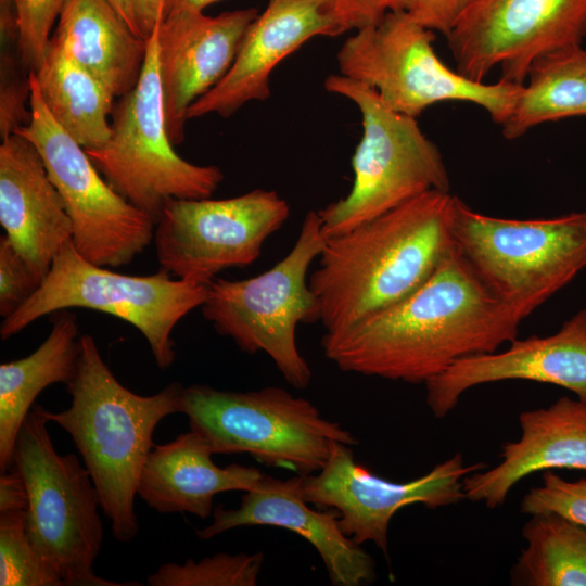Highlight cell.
<instances>
[{"mask_svg": "<svg viewBox=\"0 0 586 586\" xmlns=\"http://www.w3.org/2000/svg\"><path fill=\"white\" fill-rule=\"evenodd\" d=\"M79 343L78 368L66 384L71 405L58 412L44 408V415L72 437L114 538L126 543L139 532L135 497L154 430L179 412L183 386L171 382L154 395H138L114 377L91 335H81Z\"/></svg>", "mask_w": 586, "mask_h": 586, "instance_id": "obj_3", "label": "cell"}, {"mask_svg": "<svg viewBox=\"0 0 586 586\" xmlns=\"http://www.w3.org/2000/svg\"><path fill=\"white\" fill-rule=\"evenodd\" d=\"M521 321L455 247L410 295L346 330L324 333L321 345L344 372L425 384L459 359L509 344Z\"/></svg>", "mask_w": 586, "mask_h": 586, "instance_id": "obj_1", "label": "cell"}, {"mask_svg": "<svg viewBox=\"0 0 586 586\" xmlns=\"http://www.w3.org/2000/svg\"><path fill=\"white\" fill-rule=\"evenodd\" d=\"M59 572L31 544L26 510L0 512V586H62Z\"/></svg>", "mask_w": 586, "mask_h": 586, "instance_id": "obj_29", "label": "cell"}, {"mask_svg": "<svg viewBox=\"0 0 586 586\" xmlns=\"http://www.w3.org/2000/svg\"><path fill=\"white\" fill-rule=\"evenodd\" d=\"M434 31L405 10L357 29L336 53L339 74L373 88L386 106L417 118L441 102H469L499 126L507 119L522 85L477 82L450 69L436 54Z\"/></svg>", "mask_w": 586, "mask_h": 586, "instance_id": "obj_8", "label": "cell"}, {"mask_svg": "<svg viewBox=\"0 0 586 586\" xmlns=\"http://www.w3.org/2000/svg\"><path fill=\"white\" fill-rule=\"evenodd\" d=\"M179 412L214 454H249L258 462L313 474L327 463L334 443L357 444L308 399L284 388L222 391L205 384L183 386Z\"/></svg>", "mask_w": 586, "mask_h": 586, "instance_id": "obj_7", "label": "cell"}, {"mask_svg": "<svg viewBox=\"0 0 586 586\" xmlns=\"http://www.w3.org/2000/svg\"><path fill=\"white\" fill-rule=\"evenodd\" d=\"M328 92L358 109L362 135L352 156L348 194L318 211L326 239L351 231L429 191L450 192L437 145L417 118L394 112L377 91L341 74L324 80Z\"/></svg>", "mask_w": 586, "mask_h": 586, "instance_id": "obj_4", "label": "cell"}, {"mask_svg": "<svg viewBox=\"0 0 586 586\" xmlns=\"http://www.w3.org/2000/svg\"><path fill=\"white\" fill-rule=\"evenodd\" d=\"M326 238L318 212L309 211L294 246L280 262L255 277L207 284L201 306L216 332L249 354L266 353L285 381L305 388L311 369L296 344L298 323L318 321V306L308 285V270Z\"/></svg>", "mask_w": 586, "mask_h": 586, "instance_id": "obj_9", "label": "cell"}, {"mask_svg": "<svg viewBox=\"0 0 586 586\" xmlns=\"http://www.w3.org/2000/svg\"><path fill=\"white\" fill-rule=\"evenodd\" d=\"M519 423L521 436L501 445L498 464L463 477L466 499L496 509L533 473L586 471V402L562 396L547 408L521 412Z\"/></svg>", "mask_w": 586, "mask_h": 586, "instance_id": "obj_21", "label": "cell"}, {"mask_svg": "<svg viewBox=\"0 0 586 586\" xmlns=\"http://www.w3.org/2000/svg\"><path fill=\"white\" fill-rule=\"evenodd\" d=\"M264 563V555L219 552L199 561L168 562L152 573L149 586H254Z\"/></svg>", "mask_w": 586, "mask_h": 586, "instance_id": "obj_28", "label": "cell"}, {"mask_svg": "<svg viewBox=\"0 0 586 586\" xmlns=\"http://www.w3.org/2000/svg\"><path fill=\"white\" fill-rule=\"evenodd\" d=\"M453 237L481 281L521 320L586 267V212L508 219L457 198Z\"/></svg>", "mask_w": 586, "mask_h": 586, "instance_id": "obj_5", "label": "cell"}, {"mask_svg": "<svg viewBox=\"0 0 586 586\" xmlns=\"http://www.w3.org/2000/svg\"><path fill=\"white\" fill-rule=\"evenodd\" d=\"M48 337L30 355L0 365V472L13 463L18 431L37 396L75 377L80 343L76 316L60 310Z\"/></svg>", "mask_w": 586, "mask_h": 586, "instance_id": "obj_24", "label": "cell"}, {"mask_svg": "<svg viewBox=\"0 0 586 586\" xmlns=\"http://www.w3.org/2000/svg\"><path fill=\"white\" fill-rule=\"evenodd\" d=\"M44 408L34 405L15 443L13 463L28 494L26 531L31 544L66 586H135L95 575L103 540L101 501L90 473L75 454L60 455Z\"/></svg>", "mask_w": 586, "mask_h": 586, "instance_id": "obj_6", "label": "cell"}, {"mask_svg": "<svg viewBox=\"0 0 586 586\" xmlns=\"http://www.w3.org/2000/svg\"><path fill=\"white\" fill-rule=\"evenodd\" d=\"M303 498L301 475L281 480L263 474L244 492L240 507L213 510V522L195 531L199 539H211L241 526L268 525L294 532L306 539L320 556L334 586H361L375 579L373 558L347 536L333 508L315 510Z\"/></svg>", "mask_w": 586, "mask_h": 586, "instance_id": "obj_18", "label": "cell"}, {"mask_svg": "<svg viewBox=\"0 0 586 586\" xmlns=\"http://www.w3.org/2000/svg\"><path fill=\"white\" fill-rule=\"evenodd\" d=\"M510 571L519 586H586V526L555 512L530 515Z\"/></svg>", "mask_w": 586, "mask_h": 586, "instance_id": "obj_27", "label": "cell"}, {"mask_svg": "<svg viewBox=\"0 0 586 586\" xmlns=\"http://www.w3.org/2000/svg\"><path fill=\"white\" fill-rule=\"evenodd\" d=\"M474 0H407L405 11L419 24L445 37Z\"/></svg>", "mask_w": 586, "mask_h": 586, "instance_id": "obj_35", "label": "cell"}, {"mask_svg": "<svg viewBox=\"0 0 586 586\" xmlns=\"http://www.w3.org/2000/svg\"><path fill=\"white\" fill-rule=\"evenodd\" d=\"M574 116H586V49L582 44L548 52L532 62L500 127L506 139L514 140L540 124Z\"/></svg>", "mask_w": 586, "mask_h": 586, "instance_id": "obj_26", "label": "cell"}, {"mask_svg": "<svg viewBox=\"0 0 586 586\" xmlns=\"http://www.w3.org/2000/svg\"><path fill=\"white\" fill-rule=\"evenodd\" d=\"M40 278L10 240L0 239V315L16 311L40 286Z\"/></svg>", "mask_w": 586, "mask_h": 586, "instance_id": "obj_33", "label": "cell"}, {"mask_svg": "<svg viewBox=\"0 0 586 586\" xmlns=\"http://www.w3.org/2000/svg\"><path fill=\"white\" fill-rule=\"evenodd\" d=\"M107 1L122 15V17L126 21V23L133 30V33L138 35L135 16H133L132 0H107Z\"/></svg>", "mask_w": 586, "mask_h": 586, "instance_id": "obj_39", "label": "cell"}, {"mask_svg": "<svg viewBox=\"0 0 586 586\" xmlns=\"http://www.w3.org/2000/svg\"><path fill=\"white\" fill-rule=\"evenodd\" d=\"M585 37L586 0H474L446 36L458 73L484 82L499 68L515 85L536 58Z\"/></svg>", "mask_w": 586, "mask_h": 586, "instance_id": "obj_14", "label": "cell"}, {"mask_svg": "<svg viewBox=\"0 0 586 586\" xmlns=\"http://www.w3.org/2000/svg\"><path fill=\"white\" fill-rule=\"evenodd\" d=\"M207 285L174 278L160 269L154 275L130 276L98 266L67 242L55 256L38 290L0 326L2 340L15 335L44 315L69 308L110 314L137 328L149 343L156 365L175 360L171 332L190 311L201 307Z\"/></svg>", "mask_w": 586, "mask_h": 586, "instance_id": "obj_10", "label": "cell"}, {"mask_svg": "<svg viewBox=\"0 0 586 586\" xmlns=\"http://www.w3.org/2000/svg\"><path fill=\"white\" fill-rule=\"evenodd\" d=\"M18 29L23 61L31 72L40 65L51 29L66 0H11Z\"/></svg>", "mask_w": 586, "mask_h": 586, "instance_id": "obj_32", "label": "cell"}, {"mask_svg": "<svg viewBox=\"0 0 586 586\" xmlns=\"http://www.w3.org/2000/svg\"><path fill=\"white\" fill-rule=\"evenodd\" d=\"M246 8L207 16L182 13L162 20L157 56L168 136L174 145L184 139L189 107L229 71L244 34L258 15Z\"/></svg>", "mask_w": 586, "mask_h": 586, "instance_id": "obj_17", "label": "cell"}, {"mask_svg": "<svg viewBox=\"0 0 586 586\" xmlns=\"http://www.w3.org/2000/svg\"><path fill=\"white\" fill-rule=\"evenodd\" d=\"M508 380L566 388L586 402V308L547 336L515 337L502 352L464 357L425 383V402L435 418H445L474 386Z\"/></svg>", "mask_w": 586, "mask_h": 586, "instance_id": "obj_16", "label": "cell"}, {"mask_svg": "<svg viewBox=\"0 0 586 586\" xmlns=\"http://www.w3.org/2000/svg\"><path fill=\"white\" fill-rule=\"evenodd\" d=\"M407 0H323L340 34L378 24L387 13L403 11Z\"/></svg>", "mask_w": 586, "mask_h": 586, "instance_id": "obj_34", "label": "cell"}, {"mask_svg": "<svg viewBox=\"0 0 586 586\" xmlns=\"http://www.w3.org/2000/svg\"><path fill=\"white\" fill-rule=\"evenodd\" d=\"M161 22L149 38L138 84L114 104L109 140L86 150L109 184L155 222L170 200L211 198L224 180L219 167L190 163L174 150L158 68Z\"/></svg>", "mask_w": 586, "mask_h": 586, "instance_id": "obj_11", "label": "cell"}, {"mask_svg": "<svg viewBox=\"0 0 586 586\" xmlns=\"http://www.w3.org/2000/svg\"><path fill=\"white\" fill-rule=\"evenodd\" d=\"M458 196L425 192L326 239L308 285L326 333L346 330L420 288L455 250Z\"/></svg>", "mask_w": 586, "mask_h": 586, "instance_id": "obj_2", "label": "cell"}, {"mask_svg": "<svg viewBox=\"0 0 586 586\" xmlns=\"http://www.w3.org/2000/svg\"><path fill=\"white\" fill-rule=\"evenodd\" d=\"M523 514L555 512L586 526V479L566 481L552 470L544 471L542 484L524 495Z\"/></svg>", "mask_w": 586, "mask_h": 586, "instance_id": "obj_31", "label": "cell"}, {"mask_svg": "<svg viewBox=\"0 0 586 586\" xmlns=\"http://www.w3.org/2000/svg\"><path fill=\"white\" fill-rule=\"evenodd\" d=\"M0 34V137L4 139L30 120V71L22 58L13 11H1Z\"/></svg>", "mask_w": 586, "mask_h": 586, "instance_id": "obj_30", "label": "cell"}, {"mask_svg": "<svg viewBox=\"0 0 586 586\" xmlns=\"http://www.w3.org/2000/svg\"><path fill=\"white\" fill-rule=\"evenodd\" d=\"M0 224L42 279L72 241V221L35 144L20 133L0 144Z\"/></svg>", "mask_w": 586, "mask_h": 586, "instance_id": "obj_20", "label": "cell"}, {"mask_svg": "<svg viewBox=\"0 0 586 586\" xmlns=\"http://www.w3.org/2000/svg\"><path fill=\"white\" fill-rule=\"evenodd\" d=\"M28 494L20 472L11 467L0 476V512L27 510Z\"/></svg>", "mask_w": 586, "mask_h": 586, "instance_id": "obj_36", "label": "cell"}, {"mask_svg": "<svg viewBox=\"0 0 586 586\" xmlns=\"http://www.w3.org/2000/svg\"><path fill=\"white\" fill-rule=\"evenodd\" d=\"M219 0H164L163 18L182 13H202Z\"/></svg>", "mask_w": 586, "mask_h": 586, "instance_id": "obj_38", "label": "cell"}, {"mask_svg": "<svg viewBox=\"0 0 586 586\" xmlns=\"http://www.w3.org/2000/svg\"><path fill=\"white\" fill-rule=\"evenodd\" d=\"M336 35L323 0H269L247 27L229 71L189 107L187 118H228L246 103L267 100L270 75L282 60L315 37Z\"/></svg>", "mask_w": 586, "mask_h": 586, "instance_id": "obj_19", "label": "cell"}, {"mask_svg": "<svg viewBox=\"0 0 586 586\" xmlns=\"http://www.w3.org/2000/svg\"><path fill=\"white\" fill-rule=\"evenodd\" d=\"M487 466L464 464L460 453L408 482H393L355 461L349 445L334 443L324 467L301 475L303 498L318 508L340 513L343 532L361 545L372 542L387 557L388 527L402 508L421 504L430 509L456 505L466 499L463 477Z\"/></svg>", "mask_w": 586, "mask_h": 586, "instance_id": "obj_15", "label": "cell"}, {"mask_svg": "<svg viewBox=\"0 0 586 586\" xmlns=\"http://www.w3.org/2000/svg\"><path fill=\"white\" fill-rule=\"evenodd\" d=\"M30 120L15 132L41 154L72 221V243L89 262L107 268L129 264L154 239L155 220L101 176L86 150L51 116L33 72Z\"/></svg>", "mask_w": 586, "mask_h": 586, "instance_id": "obj_12", "label": "cell"}, {"mask_svg": "<svg viewBox=\"0 0 586 586\" xmlns=\"http://www.w3.org/2000/svg\"><path fill=\"white\" fill-rule=\"evenodd\" d=\"M289 216L288 202L273 190L222 200H170L154 232L161 269L207 285L222 270L258 259L264 242Z\"/></svg>", "mask_w": 586, "mask_h": 586, "instance_id": "obj_13", "label": "cell"}, {"mask_svg": "<svg viewBox=\"0 0 586 586\" xmlns=\"http://www.w3.org/2000/svg\"><path fill=\"white\" fill-rule=\"evenodd\" d=\"M132 9L138 35L149 40L163 20L164 0H132Z\"/></svg>", "mask_w": 586, "mask_h": 586, "instance_id": "obj_37", "label": "cell"}, {"mask_svg": "<svg viewBox=\"0 0 586 586\" xmlns=\"http://www.w3.org/2000/svg\"><path fill=\"white\" fill-rule=\"evenodd\" d=\"M50 40L97 77L115 97L138 84L148 41L107 0H66Z\"/></svg>", "mask_w": 586, "mask_h": 586, "instance_id": "obj_23", "label": "cell"}, {"mask_svg": "<svg viewBox=\"0 0 586 586\" xmlns=\"http://www.w3.org/2000/svg\"><path fill=\"white\" fill-rule=\"evenodd\" d=\"M31 72L54 120L85 150L103 146L112 130L111 91L52 40Z\"/></svg>", "mask_w": 586, "mask_h": 586, "instance_id": "obj_25", "label": "cell"}, {"mask_svg": "<svg viewBox=\"0 0 586 586\" xmlns=\"http://www.w3.org/2000/svg\"><path fill=\"white\" fill-rule=\"evenodd\" d=\"M208 441L190 429L175 440L154 445L138 483L137 495L160 513H190L201 519L213 514L216 495L246 492L264 473L255 467L232 463L218 467Z\"/></svg>", "mask_w": 586, "mask_h": 586, "instance_id": "obj_22", "label": "cell"}]
</instances>
